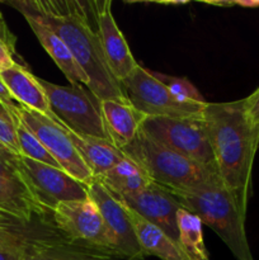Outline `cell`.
Segmentation results:
<instances>
[{"instance_id": "obj_1", "label": "cell", "mask_w": 259, "mask_h": 260, "mask_svg": "<svg viewBox=\"0 0 259 260\" xmlns=\"http://www.w3.org/2000/svg\"><path fill=\"white\" fill-rule=\"evenodd\" d=\"M5 3L13 8L29 10L63 41L88 76V89L99 101H128L122 84L114 78L104 57L93 2L12 0Z\"/></svg>"}, {"instance_id": "obj_2", "label": "cell", "mask_w": 259, "mask_h": 260, "mask_svg": "<svg viewBox=\"0 0 259 260\" xmlns=\"http://www.w3.org/2000/svg\"><path fill=\"white\" fill-rule=\"evenodd\" d=\"M202 118L221 182L246 216L258 132L246 117L244 99L207 102Z\"/></svg>"}, {"instance_id": "obj_3", "label": "cell", "mask_w": 259, "mask_h": 260, "mask_svg": "<svg viewBox=\"0 0 259 260\" xmlns=\"http://www.w3.org/2000/svg\"><path fill=\"white\" fill-rule=\"evenodd\" d=\"M147 173L151 182L170 192H185L203 185L220 184L217 170L201 165L160 142L140 129L134 141L121 150Z\"/></svg>"}, {"instance_id": "obj_4", "label": "cell", "mask_w": 259, "mask_h": 260, "mask_svg": "<svg viewBox=\"0 0 259 260\" xmlns=\"http://www.w3.org/2000/svg\"><path fill=\"white\" fill-rule=\"evenodd\" d=\"M180 205L212 229L239 260H253L245 233V215L235 198L220 184L203 185L185 192H172Z\"/></svg>"}, {"instance_id": "obj_5", "label": "cell", "mask_w": 259, "mask_h": 260, "mask_svg": "<svg viewBox=\"0 0 259 260\" xmlns=\"http://www.w3.org/2000/svg\"><path fill=\"white\" fill-rule=\"evenodd\" d=\"M38 81L47 95L52 119L78 136L109 141L102 116V102L88 88L57 85L41 78Z\"/></svg>"}, {"instance_id": "obj_6", "label": "cell", "mask_w": 259, "mask_h": 260, "mask_svg": "<svg viewBox=\"0 0 259 260\" xmlns=\"http://www.w3.org/2000/svg\"><path fill=\"white\" fill-rule=\"evenodd\" d=\"M121 84L131 106L146 117H202L203 108L207 103L182 101L141 65Z\"/></svg>"}, {"instance_id": "obj_7", "label": "cell", "mask_w": 259, "mask_h": 260, "mask_svg": "<svg viewBox=\"0 0 259 260\" xmlns=\"http://www.w3.org/2000/svg\"><path fill=\"white\" fill-rule=\"evenodd\" d=\"M141 129L155 141L174 150L178 154L217 170L202 117H146L142 122Z\"/></svg>"}, {"instance_id": "obj_8", "label": "cell", "mask_w": 259, "mask_h": 260, "mask_svg": "<svg viewBox=\"0 0 259 260\" xmlns=\"http://www.w3.org/2000/svg\"><path fill=\"white\" fill-rule=\"evenodd\" d=\"M17 167L22 180L38 205L52 212L60 203L88 198V189L60 168L18 155Z\"/></svg>"}, {"instance_id": "obj_9", "label": "cell", "mask_w": 259, "mask_h": 260, "mask_svg": "<svg viewBox=\"0 0 259 260\" xmlns=\"http://www.w3.org/2000/svg\"><path fill=\"white\" fill-rule=\"evenodd\" d=\"M14 111L23 123L36 135V137L40 140L41 144L45 146L48 154L56 160L63 172L85 187L93 182V174L81 160L62 124L51 117L32 111L22 104L15 103Z\"/></svg>"}, {"instance_id": "obj_10", "label": "cell", "mask_w": 259, "mask_h": 260, "mask_svg": "<svg viewBox=\"0 0 259 260\" xmlns=\"http://www.w3.org/2000/svg\"><path fill=\"white\" fill-rule=\"evenodd\" d=\"M52 217L68 241L113 256L103 218L89 196L85 200L60 203L52 211Z\"/></svg>"}, {"instance_id": "obj_11", "label": "cell", "mask_w": 259, "mask_h": 260, "mask_svg": "<svg viewBox=\"0 0 259 260\" xmlns=\"http://www.w3.org/2000/svg\"><path fill=\"white\" fill-rule=\"evenodd\" d=\"M86 189L103 218L112 255L126 260L146 258V254L137 240L126 207L95 178Z\"/></svg>"}, {"instance_id": "obj_12", "label": "cell", "mask_w": 259, "mask_h": 260, "mask_svg": "<svg viewBox=\"0 0 259 260\" xmlns=\"http://www.w3.org/2000/svg\"><path fill=\"white\" fill-rule=\"evenodd\" d=\"M116 198L142 218L157 226L178 245L177 213L183 206L169 189L152 182L136 194Z\"/></svg>"}, {"instance_id": "obj_13", "label": "cell", "mask_w": 259, "mask_h": 260, "mask_svg": "<svg viewBox=\"0 0 259 260\" xmlns=\"http://www.w3.org/2000/svg\"><path fill=\"white\" fill-rule=\"evenodd\" d=\"M93 8L104 57L114 78L122 83L140 63L135 60L123 33L114 20L111 0H95Z\"/></svg>"}, {"instance_id": "obj_14", "label": "cell", "mask_w": 259, "mask_h": 260, "mask_svg": "<svg viewBox=\"0 0 259 260\" xmlns=\"http://www.w3.org/2000/svg\"><path fill=\"white\" fill-rule=\"evenodd\" d=\"M15 9L25 18L30 29L37 37L38 42L51 56L56 66L62 71L66 79L70 81V85H85L88 88V76L78 65L63 41L46 23H43L37 15L30 13L29 10L23 9V8H15Z\"/></svg>"}, {"instance_id": "obj_15", "label": "cell", "mask_w": 259, "mask_h": 260, "mask_svg": "<svg viewBox=\"0 0 259 260\" xmlns=\"http://www.w3.org/2000/svg\"><path fill=\"white\" fill-rule=\"evenodd\" d=\"M102 116L109 141L118 150L134 141L146 118L128 101L119 99L102 101Z\"/></svg>"}, {"instance_id": "obj_16", "label": "cell", "mask_w": 259, "mask_h": 260, "mask_svg": "<svg viewBox=\"0 0 259 260\" xmlns=\"http://www.w3.org/2000/svg\"><path fill=\"white\" fill-rule=\"evenodd\" d=\"M0 78L12 98L18 102V104L52 118L47 95L37 76L19 63H15L10 69L0 71Z\"/></svg>"}, {"instance_id": "obj_17", "label": "cell", "mask_w": 259, "mask_h": 260, "mask_svg": "<svg viewBox=\"0 0 259 260\" xmlns=\"http://www.w3.org/2000/svg\"><path fill=\"white\" fill-rule=\"evenodd\" d=\"M22 260H112V256L68 240L36 238L27 244Z\"/></svg>"}, {"instance_id": "obj_18", "label": "cell", "mask_w": 259, "mask_h": 260, "mask_svg": "<svg viewBox=\"0 0 259 260\" xmlns=\"http://www.w3.org/2000/svg\"><path fill=\"white\" fill-rule=\"evenodd\" d=\"M0 211L25 225L47 212L38 205L22 179L4 178H0Z\"/></svg>"}, {"instance_id": "obj_19", "label": "cell", "mask_w": 259, "mask_h": 260, "mask_svg": "<svg viewBox=\"0 0 259 260\" xmlns=\"http://www.w3.org/2000/svg\"><path fill=\"white\" fill-rule=\"evenodd\" d=\"M68 131L74 147L80 155L84 164L88 167L94 178H98L124 159V154L114 147L108 140L81 137L74 132Z\"/></svg>"}, {"instance_id": "obj_20", "label": "cell", "mask_w": 259, "mask_h": 260, "mask_svg": "<svg viewBox=\"0 0 259 260\" xmlns=\"http://www.w3.org/2000/svg\"><path fill=\"white\" fill-rule=\"evenodd\" d=\"M126 210L140 246L146 256L152 255L161 260H185L179 246L164 231L142 218L139 213L130 210L128 207H126Z\"/></svg>"}, {"instance_id": "obj_21", "label": "cell", "mask_w": 259, "mask_h": 260, "mask_svg": "<svg viewBox=\"0 0 259 260\" xmlns=\"http://www.w3.org/2000/svg\"><path fill=\"white\" fill-rule=\"evenodd\" d=\"M95 179L116 197L136 194L152 183L147 173L126 155L118 164Z\"/></svg>"}, {"instance_id": "obj_22", "label": "cell", "mask_w": 259, "mask_h": 260, "mask_svg": "<svg viewBox=\"0 0 259 260\" xmlns=\"http://www.w3.org/2000/svg\"><path fill=\"white\" fill-rule=\"evenodd\" d=\"M178 246L185 260H208V253L203 240L202 221L195 215L180 208L177 213Z\"/></svg>"}, {"instance_id": "obj_23", "label": "cell", "mask_w": 259, "mask_h": 260, "mask_svg": "<svg viewBox=\"0 0 259 260\" xmlns=\"http://www.w3.org/2000/svg\"><path fill=\"white\" fill-rule=\"evenodd\" d=\"M14 108V107H13ZM15 112V111H14ZM17 114V113H15ZM17 136L18 144H19L20 155L28 159H32L35 161L43 162V164L51 165V167L60 168V165L56 162V160L48 154L47 150L45 149L40 140L36 137V135L25 126L22 119L17 116ZM61 169V168H60Z\"/></svg>"}, {"instance_id": "obj_24", "label": "cell", "mask_w": 259, "mask_h": 260, "mask_svg": "<svg viewBox=\"0 0 259 260\" xmlns=\"http://www.w3.org/2000/svg\"><path fill=\"white\" fill-rule=\"evenodd\" d=\"M14 104L8 106L0 102V147L14 155H20L17 136L18 118L13 108Z\"/></svg>"}, {"instance_id": "obj_25", "label": "cell", "mask_w": 259, "mask_h": 260, "mask_svg": "<svg viewBox=\"0 0 259 260\" xmlns=\"http://www.w3.org/2000/svg\"><path fill=\"white\" fill-rule=\"evenodd\" d=\"M151 75L155 79L164 84L175 96H178L182 101L187 102H196V103H206L203 96L201 95L200 91L197 90L195 85L188 80L187 78H182V76H172L167 75V74L156 73V71H150Z\"/></svg>"}, {"instance_id": "obj_26", "label": "cell", "mask_w": 259, "mask_h": 260, "mask_svg": "<svg viewBox=\"0 0 259 260\" xmlns=\"http://www.w3.org/2000/svg\"><path fill=\"white\" fill-rule=\"evenodd\" d=\"M25 223L19 222L14 218L0 221V248L8 245L25 244L32 240L27 231L23 230Z\"/></svg>"}, {"instance_id": "obj_27", "label": "cell", "mask_w": 259, "mask_h": 260, "mask_svg": "<svg viewBox=\"0 0 259 260\" xmlns=\"http://www.w3.org/2000/svg\"><path fill=\"white\" fill-rule=\"evenodd\" d=\"M18 155L12 154L0 147V178L4 179H22L17 167Z\"/></svg>"}, {"instance_id": "obj_28", "label": "cell", "mask_w": 259, "mask_h": 260, "mask_svg": "<svg viewBox=\"0 0 259 260\" xmlns=\"http://www.w3.org/2000/svg\"><path fill=\"white\" fill-rule=\"evenodd\" d=\"M244 107L249 122L255 128V131L259 132V88L248 98L244 99Z\"/></svg>"}, {"instance_id": "obj_29", "label": "cell", "mask_w": 259, "mask_h": 260, "mask_svg": "<svg viewBox=\"0 0 259 260\" xmlns=\"http://www.w3.org/2000/svg\"><path fill=\"white\" fill-rule=\"evenodd\" d=\"M29 243V241H28ZM17 244L0 248V260H22L27 244Z\"/></svg>"}, {"instance_id": "obj_30", "label": "cell", "mask_w": 259, "mask_h": 260, "mask_svg": "<svg viewBox=\"0 0 259 260\" xmlns=\"http://www.w3.org/2000/svg\"><path fill=\"white\" fill-rule=\"evenodd\" d=\"M15 61L13 58V52L9 50L7 43L0 38V71H4L15 65Z\"/></svg>"}, {"instance_id": "obj_31", "label": "cell", "mask_w": 259, "mask_h": 260, "mask_svg": "<svg viewBox=\"0 0 259 260\" xmlns=\"http://www.w3.org/2000/svg\"><path fill=\"white\" fill-rule=\"evenodd\" d=\"M0 38L7 43V46L9 47V50L12 51L13 55L15 53V37L10 33L9 29L4 30V29H0Z\"/></svg>"}, {"instance_id": "obj_32", "label": "cell", "mask_w": 259, "mask_h": 260, "mask_svg": "<svg viewBox=\"0 0 259 260\" xmlns=\"http://www.w3.org/2000/svg\"><path fill=\"white\" fill-rule=\"evenodd\" d=\"M0 102H2V103L8 104V106H12V104L15 103V101L12 98L9 91H8L7 86H5L4 83H3L2 78H0Z\"/></svg>"}, {"instance_id": "obj_33", "label": "cell", "mask_w": 259, "mask_h": 260, "mask_svg": "<svg viewBox=\"0 0 259 260\" xmlns=\"http://www.w3.org/2000/svg\"><path fill=\"white\" fill-rule=\"evenodd\" d=\"M234 5H240V7H259V2H234Z\"/></svg>"}, {"instance_id": "obj_34", "label": "cell", "mask_w": 259, "mask_h": 260, "mask_svg": "<svg viewBox=\"0 0 259 260\" xmlns=\"http://www.w3.org/2000/svg\"><path fill=\"white\" fill-rule=\"evenodd\" d=\"M0 29H4V30L8 29L7 24H5V22H4V18H3L2 12H0Z\"/></svg>"}, {"instance_id": "obj_35", "label": "cell", "mask_w": 259, "mask_h": 260, "mask_svg": "<svg viewBox=\"0 0 259 260\" xmlns=\"http://www.w3.org/2000/svg\"><path fill=\"white\" fill-rule=\"evenodd\" d=\"M8 218H13V217H10V216H8L7 213H4L3 211H0V221L8 220ZM14 220H15V218H14Z\"/></svg>"}, {"instance_id": "obj_36", "label": "cell", "mask_w": 259, "mask_h": 260, "mask_svg": "<svg viewBox=\"0 0 259 260\" xmlns=\"http://www.w3.org/2000/svg\"><path fill=\"white\" fill-rule=\"evenodd\" d=\"M258 149H259V132H258Z\"/></svg>"}, {"instance_id": "obj_37", "label": "cell", "mask_w": 259, "mask_h": 260, "mask_svg": "<svg viewBox=\"0 0 259 260\" xmlns=\"http://www.w3.org/2000/svg\"><path fill=\"white\" fill-rule=\"evenodd\" d=\"M112 260H114V259H112Z\"/></svg>"}]
</instances>
